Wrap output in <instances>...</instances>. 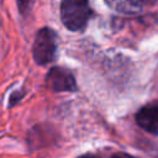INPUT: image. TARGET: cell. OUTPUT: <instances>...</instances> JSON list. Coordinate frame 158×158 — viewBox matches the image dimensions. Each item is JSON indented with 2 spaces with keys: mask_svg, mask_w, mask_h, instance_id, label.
Segmentation results:
<instances>
[{
  "mask_svg": "<svg viewBox=\"0 0 158 158\" xmlns=\"http://www.w3.org/2000/svg\"><path fill=\"white\" fill-rule=\"evenodd\" d=\"M137 125L151 135H158V100L143 106L136 114Z\"/></svg>",
  "mask_w": 158,
  "mask_h": 158,
  "instance_id": "4",
  "label": "cell"
},
{
  "mask_svg": "<svg viewBox=\"0 0 158 158\" xmlns=\"http://www.w3.org/2000/svg\"><path fill=\"white\" fill-rule=\"evenodd\" d=\"M46 81L49 89L57 93L77 90V84L73 74L68 69H64L60 67H53L48 72Z\"/></svg>",
  "mask_w": 158,
  "mask_h": 158,
  "instance_id": "3",
  "label": "cell"
},
{
  "mask_svg": "<svg viewBox=\"0 0 158 158\" xmlns=\"http://www.w3.org/2000/svg\"><path fill=\"white\" fill-rule=\"evenodd\" d=\"M93 10L88 0H62L60 17L64 26L70 31H80L85 28Z\"/></svg>",
  "mask_w": 158,
  "mask_h": 158,
  "instance_id": "1",
  "label": "cell"
},
{
  "mask_svg": "<svg viewBox=\"0 0 158 158\" xmlns=\"http://www.w3.org/2000/svg\"><path fill=\"white\" fill-rule=\"evenodd\" d=\"M79 158H100V157L99 156H95V154H84V156H81Z\"/></svg>",
  "mask_w": 158,
  "mask_h": 158,
  "instance_id": "8",
  "label": "cell"
},
{
  "mask_svg": "<svg viewBox=\"0 0 158 158\" xmlns=\"http://www.w3.org/2000/svg\"><path fill=\"white\" fill-rule=\"evenodd\" d=\"M111 158H136V157H133V156H131V154H127V153H115Z\"/></svg>",
  "mask_w": 158,
  "mask_h": 158,
  "instance_id": "7",
  "label": "cell"
},
{
  "mask_svg": "<svg viewBox=\"0 0 158 158\" xmlns=\"http://www.w3.org/2000/svg\"><path fill=\"white\" fill-rule=\"evenodd\" d=\"M17 4H19V10H20V12L25 16V15L31 10L32 0H17Z\"/></svg>",
  "mask_w": 158,
  "mask_h": 158,
  "instance_id": "6",
  "label": "cell"
},
{
  "mask_svg": "<svg viewBox=\"0 0 158 158\" xmlns=\"http://www.w3.org/2000/svg\"><path fill=\"white\" fill-rule=\"evenodd\" d=\"M105 2L121 14H139L152 7L157 0H105Z\"/></svg>",
  "mask_w": 158,
  "mask_h": 158,
  "instance_id": "5",
  "label": "cell"
},
{
  "mask_svg": "<svg viewBox=\"0 0 158 158\" xmlns=\"http://www.w3.org/2000/svg\"><path fill=\"white\" fill-rule=\"evenodd\" d=\"M57 51V37L51 28H42L37 32L33 42V58L37 64L46 65L53 62Z\"/></svg>",
  "mask_w": 158,
  "mask_h": 158,
  "instance_id": "2",
  "label": "cell"
}]
</instances>
